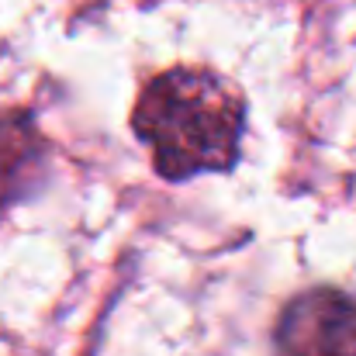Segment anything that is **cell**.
Returning a JSON list of instances; mask_svg holds the SVG:
<instances>
[{
    "instance_id": "1",
    "label": "cell",
    "mask_w": 356,
    "mask_h": 356,
    "mask_svg": "<svg viewBox=\"0 0 356 356\" xmlns=\"http://www.w3.org/2000/svg\"><path fill=\"white\" fill-rule=\"evenodd\" d=\"M131 128L152 149V166L166 180L225 173L242 149L245 101L218 73L170 70L142 90Z\"/></svg>"
},
{
    "instance_id": "2",
    "label": "cell",
    "mask_w": 356,
    "mask_h": 356,
    "mask_svg": "<svg viewBox=\"0 0 356 356\" xmlns=\"http://www.w3.org/2000/svg\"><path fill=\"white\" fill-rule=\"evenodd\" d=\"M277 356H356V298L336 287L298 294L277 318Z\"/></svg>"
},
{
    "instance_id": "3",
    "label": "cell",
    "mask_w": 356,
    "mask_h": 356,
    "mask_svg": "<svg viewBox=\"0 0 356 356\" xmlns=\"http://www.w3.org/2000/svg\"><path fill=\"white\" fill-rule=\"evenodd\" d=\"M42 163V138L28 115L0 118V208L21 197Z\"/></svg>"
}]
</instances>
